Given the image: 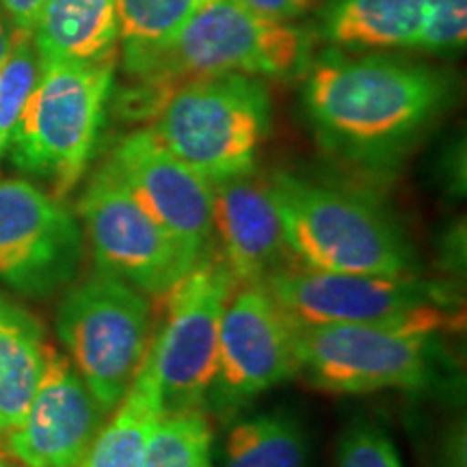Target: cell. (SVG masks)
Segmentation results:
<instances>
[{
    "label": "cell",
    "mask_w": 467,
    "mask_h": 467,
    "mask_svg": "<svg viewBox=\"0 0 467 467\" xmlns=\"http://www.w3.org/2000/svg\"><path fill=\"white\" fill-rule=\"evenodd\" d=\"M115 55L44 63L9 141L11 161L63 200L83 178L113 87Z\"/></svg>",
    "instance_id": "5"
},
{
    "label": "cell",
    "mask_w": 467,
    "mask_h": 467,
    "mask_svg": "<svg viewBox=\"0 0 467 467\" xmlns=\"http://www.w3.org/2000/svg\"><path fill=\"white\" fill-rule=\"evenodd\" d=\"M0 467H9V465H5V463H3V461H0Z\"/></svg>",
    "instance_id": "30"
},
{
    "label": "cell",
    "mask_w": 467,
    "mask_h": 467,
    "mask_svg": "<svg viewBox=\"0 0 467 467\" xmlns=\"http://www.w3.org/2000/svg\"><path fill=\"white\" fill-rule=\"evenodd\" d=\"M424 0H329L323 37L336 48H416Z\"/></svg>",
    "instance_id": "17"
},
{
    "label": "cell",
    "mask_w": 467,
    "mask_h": 467,
    "mask_svg": "<svg viewBox=\"0 0 467 467\" xmlns=\"http://www.w3.org/2000/svg\"><path fill=\"white\" fill-rule=\"evenodd\" d=\"M296 375L295 320L266 285H236L221 318L217 377L206 402L230 416Z\"/></svg>",
    "instance_id": "11"
},
{
    "label": "cell",
    "mask_w": 467,
    "mask_h": 467,
    "mask_svg": "<svg viewBox=\"0 0 467 467\" xmlns=\"http://www.w3.org/2000/svg\"><path fill=\"white\" fill-rule=\"evenodd\" d=\"M213 426L203 409L165 413L151 431L139 467H213Z\"/></svg>",
    "instance_id": "22"
},
{
    "label": "cell",
    "mask_w": 467,
    "mask_h": 467,
    "mask_svg": "<svg viewBox=\"0 0 467 467\" xmlns=\"http://www.w3.org/2000/svg\"><path fill=\"white\" fill-rule=\"evenodd\" d=\"M150 130L210 184L255 169L271 132V98L244 74L200 76L167 93Z\"/></svg>",
    "instance_id": "4"
},
{
    "label": "cell",
    "mask_w": 467,
    "mask_h": 467,
    "mask_svg": "<svg viewBox=\"0 0 467 467\" xmlns=\"http://www.w3.org/2000/svg\"><path fill=\"white\" fill-rule=\"evenodd\" d=\"M119 39L115 0H44L33 42L44 63L98 61Z\"/></svg>",
    "instance_id": "16"
},
{
    "label": "cell",
    "mask_w": 467,
    "mask_h": 467,
    "mask_svg": "<svg viewBox=\"0 0 467 467\" xmlns=\"http://www.w3.org/2000/svg\"><path fill=\"white\" fill-rule=\"evenodd\" d=\"M467 42V0H424L416 48L459 52Z\"/></svg>",
    "instance_id": "24"
},
{
    "label": "cell",
    "mask_w": 467,
    "mask_h": 467,
    "mask_svg": "<svg viewBox=\"0 0 467 467\" xmlns=\"http://www.w3.org/2000/svg\"><path fill=\"white\" fill-rule=\"evenodd\" d=\"M42 76V58L33 31H11V48L0 66V154L9 148L11 134L28 98Z\"/></svg>",
    "instance_id": "23"
},
{
    "label": "cell",
    "mask_w": 467,
    "mask_h": 467,
    "mask_svg": "<svg viewBox=\"0 0 467 467\" xmlns=\"http://www.w3.org/2000/svg\"><path fill=\"white\" fill-rule=\"evenodd\" d=\"M197 3V7H203V5H208V3H214V0H195Z\"/></svg>",
    "instance_id": "29"
},
{
    "label": "cell",
    "mask_w": 467,
    "mask_h": 467,
    "mask_svg": "<svg viewBox=\"0 0 467 467\" xmlns=\"http://www.w3.org/2000/svg\"><path fill=\"white\" fill-rule=\"evenodd\" d=\"M236 282L217 254L203 258L165 299V318L148 359L165 413L202 409L217 377L221 318Z\"/></svg>",
    "instance_id": "8"
},
{
    "label": "cell",
    "mask_w": 467,
    "mask_h": 467,
    "mask_svg": "<svg viewBox=\"0 0 467 467\" xmlns=\"http://www.w3.org/2000/svg\"><path fill=\"white\" fill-rule=\"evenodd\" d=\"M210 192L214 247L236 285H265L275 273L296 266L273 203L268 175L251 169L213 182Z\"/></svg>",
    "instance_id": "15"
},
{
    "label": "cell",
    "mask_w": 467,
    "mask_h": 467,
    "mask_svg": "<svg viewBox=\"0 0 467 467\" xmlns=\"http://www.w3.org/2000/svg\"><path fill=\"white\" fill-rule=\"evenodd\" d=\"M151 312L143 292L98 271L57 309V336L102 411L119 405L150 348Z\"/></svg>",
    "instance_id": "6"
},
{
    "label": "cell",
    "mask_w": 467,
    "mask_h": 467,
    "mask_svg": "<svg viewBox=\"0 0 467 467\" xmlns=\"http://www.w3.org/2000/svg\"><path fill=\"white\" fill-rule=\"evenodd\" d=\"M337 467H402L394 441L381 426L358 420L337 443Z\"/></svg>",
    "instance_id": "25"
},
{
    "label": "cell",
    "mask_w": 467,
    "mask_h": 467,
    "mask_svg": "<svg viewBox=\"0 0 467 467\" xmlns=\"http://www.w3.org/2000/svg\"><path fill=\"white\" fill-rule=\"evenodd\" d=\"M0 3H3L5 11L9 14L11 22H14V28L33 31L44 0H0Z\"/></svg>",
    "instance_id": "27"
},
{
    "label": "cell",
    "mask_w": 467,
    "mask_h": 467,
    "mask_svg": "<svg viewBox=\"0 0 467 467\" xmlns=\"http://www.w3.org/2000/svg\"><path fill=\"white\" fill-rule=\"evenodd\" d=\"M124 61L159 50L178 37L195 16V0H115Z\"/></svg>",
    "instance_id": "21"
},
{
    "label": "cell",
    "mask_w": 467,
    "mask_h": 467,
    "mask_svg": "<svg viewBox=\"0 0 467 467\" xmlns=\"http://www.w3.org/2000/svg\"><path fill=\"white\" fill-rule=\"evenodd\" d=\"M241 3L268 20L290 22L317 11L323 0H241Z\"/></svg>",
    "instance_id": "26"
},
{
    "label": "cell",
    "mask_w": 467,
    "mask_h": 467,
    "mask_svg": "<svg viewBox=\"0 0 467 467\" xmlns=\"http://www.w3.org/2000/svg\"><path fill=\"white\" fill-rule=\"evenodd\" d=\"M265 285L299 325H379L426 336L457 325L443 292L416 275H344L290 266Z\"/></svg>",
    "instance_id": "7"
},
{
    "label": "cell",
    "mask_w": 467,
    "mask_h": 467,
    "mask_svg": "<svg viewBox=\"0 0 467 467\" xmlns=\"http://www.w3.org/2000/svg\"><path fill=\"white\" fill-rule=\"evenodd\" d=\"M44 331L26 309L0 295V433L25 418L44 370Z\"/></svg>",
    "instance_id": "19"
},
{
    "label": "cell",
    "mask_w": 467,
    "mask_h": 467,
    "mask_svg": "<svg viewBox=\"0 0 467 467\" xmlns=\"http://www.w3.org/2000/svg\"><path fill=\"white\" fill-rule=\"evenodd\" d=\"M9 48H11V31H9L7 22H5V17L0 16V66H3Z\"/></svg>",
    "instance_id": "28"
},
{
    "label": "cell",
    "mask_w": 467,
    "mask_h": 467,
    "mask_svg": "<svg viewBox=\"0 0 467 467\" xmlns=\"http://www.w3.org/2000/svg\"><path fill=\"white\" fill-rule=\"evenodd\" d=\"M0 156H3V154H0Z\"/></svg>",
    "instance_id": "32"
},
{
    "label": "cell",
    "mask_w": 467,
    "mask_h": 467,
    "mask_svg": "<svg viewBox=\"0 0 467 467\" xmlns=\"http://www.w3.org/2000/svg\"><path fill=\"white\" fill-rule=\"evenodd\" d=\"M0 459H3V452H0Z\"/></svg>",
    "instance_id": "31"
},
{
    "label": "cell",
    "mask_w": 467,
    "mask_h": 467,
    "mask_svg": "<svg viewBox=\"0 0 467 467\" xmlns=\"http://www.w3.org/2000/svg\"><path fill=\"white\" fill-rule=\"evenodd\" d=\"M299 372L329 394L422 389L433 375V336L379 325L295 323Z\"/></svg>",
    "instance_id": "9"
},
{
    "label": "cell",
    "mask_w": 467,
    "mask_h": 467,
    "mask_svg": "<svg viewBox=\"0 0 467 467\" xmlns=\"http://www.w3.org/2000/svg\"><path fill=\"white\" fill-rule=\"evenodd\" d=\"M110 420L98 431L80 467H139L159 420L165 416L159 381L145 355L141 368Z\"/></svg>",
    "instance_id": "18"
},
{
    "label": "cell",
    "mask_w": 467,
    "mask_h": 467,
    "mask_svg": "<svg viewBox=\"0 0 467 467\" xmlns=\"http://www.w3.org/2000/svg\"><path fill=\"white\" fill-rule=\"evenodd\" d=\"M109 162L162 230L200 260L214 255L210 182L171 154L150 128L121 139Z\"/></svg>",
    "instance_id": "13"
},
{
    "label": "cell",
    "mask_w": 467,
    "mask_h": 467,
    "mask_svg": "<svg viewBox=\"0 0 467 467\" xmlns=\"http://www.w3.org/2000/svg\"><path fill=\"white\" fill-rule=\"evenodd\" d=\"M221 467H309V441L285 411L258 413L230 429Z\"/></svg>",
    "instance_id": "20"
},
{
    "label": "cell",
    "mask_w": 467,
    "mask_h": 467,
    "mask_svg": "<svg viewBox=\"0 0 467 467\" xmlns=\"http://www.w3.org/2000/svg\"><path fill=\"white\" fill-rule=\"evenodd\" d=\"M268 186L296 266L344 275H416L407 236L370 200L288 171L268 175Z\"/></svg>",
    "instance_id": "2"
},
{
    "label": "cell",
    "mask_w": 467,
    "mask_h": 467,
    "mask_svg": "<svg viewBox=\"0 0 467 467\" xmlns=\"http://www.w3.org/2000/svg\"><path fill=\"white\" fill-rule=\"evenodd\" d=\"M451 93V80L424 63L329 50L307 66L303 109L327 150L372 167L405 154Z\"/></svg>",
    "instance_id": "1"
},
{
    "label": "cell",
    "mask_w": 467,
    "mask_h": 467,
    "mask_svg": "<svg viewBox=\"0 0 467 467\" xmlns=\"http://www.w3.org/2000/svg\"><path fill=\"white\" fill-rule=\"evenodd\" d=\"M83 260V230L61 200L28 180H0V282L48 296L72 282Z\"/></svg>",
    "instance_id": "12"
},
{
    "label": "cell",
    "mask_w": 467,
    "mask_h": 467,
    "mask_svg": "<svg viewBox=\"0 0 467 467\" xmlns=\"http://www.w3.org/2000/svg\"><path fill=\"white\" fill-rule=\"evenodd\" d=\"M307 61L306 31L262 17L241 0H214L195 11L173 42L124 61V69L161 107L184 80L221 74L285 78L306 69Z\"/></svg>",
    "instance_id": "3"
},
{
    "label": "cell",
    "mask_w": 467,
    "mask_h": 467,
    "mask_svg": "<svg viewBox=\"0 0 467 467\" xmlns=\"http://www.w3.org/2000/svg\"><path fill=\"white\" fill-rule=\"evenodd\" d=\"M80 219L98 271L143 295L162 296L202 262L145 213L109 161L80 197Z\"/></svg>",
    "instance_id": "10"
},
{
    "label": "cell",
    "mask_w": 467,
    "mask_h": 467,
    "mask_svg": "<svg viewBox=\"0 0 467 467\" xmlns=\"http://www.w3.org/2000/svg\"><path fill=\"white\" fill-rule=\"evenodd\" d=\"M104 418L67 355L46 344L44 370L25 418L7 433L9 452L26 467H80Z\"/></svg>",
    "instance_id": "14"
}]
</instances>
